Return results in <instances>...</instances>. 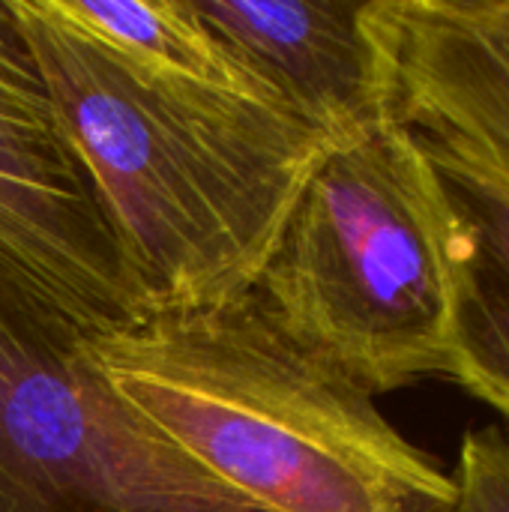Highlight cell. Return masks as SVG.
I'll use <instances>...</instances> for the list:
<instances>
[{
	"mask_svg": "<svg viewBox=\"0 0 509 512\" xmlns=\"http://www.w3.org/2000/svg\"><path fill=\"white\" fill-rule=\"evenodd\" d=\"M195 15L333 144L390 117L369 0H189Z\"/></svg>",
	"mask_w": 509,
	"mask_h": 512,
	"instance_id": "obj_7",
	"label": "cell"
},
{
	"mask_svg": "<svg viewBox=\"0 0 509 512\" xmlns=\"http://www.w3.org/2000/svg\"><path fill=\"white\" fill-rule=\"evenodd\" d=\"M252 294L372 399L450 375L453 213L411 129L387 120L321 156Z\"/></svg>",
	"mask_w": 509,
	"mask_h": 512,
	"instance_id": "obj_3",
	"label": "cell"
},
{
	"mask_svg": "<svg viewBox=\"0 0 509 512\" xmlns=\"http://www.w3.org/2000/svg\"><path fill=\"white\" fill-rule=\"evenodd\" d=\"M111 393L252 512H450L456 486L255 294L84 333Z\"/></svg>",
	"mask_w": 509,
	"mask_h": 512,
	"instance_id": "obj_2",
	"label": "cell"
},
{
	"mask_svg": "<svg viewBox=\"0 0 509 512\" xmlns=\"http://www.w3.org/2000/svg\"><path fill=\"white\" fill-rule=\"evenodd\" d=\"M390 117L509 195V0H369Z\"/></svg>",
	"mask_w": 509,
	"mask_h": 512,
	"instance_id": "obj_6",
	"label": "cell"
},
{
	"mask_svg": "<svg viewBox=\"0 0 509 512\" xmlns=\"http://www.w3.org/2000/svg\"><path fill=\"white\" fill-rule=\"evenodd\" d=\"M153 312L255 291L297 195L336 147L270 84L129 57L63 0H6Z\"/></svg>",
	"mask_w": 509,
	"mask_h": 512,
	"instance_id": "obj_1",
	"label": "cell"
},
{
	"mask_svg": "<svg viewBox=\"0 0 509 512\" xmlns=\"http://www.w3.org/2000/svg\"><path fill=\"white\" fill-rule=\"evenodd\" d=\"M453 213L450 375L509 420V195L429 156Z\"/></svg>",
	"mask_w": 509,
	"mask_h": 512,
	"instance_id": "obj_8",
	"label": "cell"
},
{
	"mask_svg": "<svg viewBox=\"0 0 509 512\" xmlns=\"http://www.w3.org/2000/svg\"><path fill=\"white\" fill-rule=\"evenodd\" d=\"M0 261L90 333L147 315L39 63L0 0Z\"/></svg>",
	"mask_w": 509,
	"mask_h": 512,
	"instance_id": "obj_5",
	"label": "cell"
},
{
	"mask_svg": "<svg viewBox=\"0 0 509 512\" xmlns=\"http://www.w3.org/2000/svg\"><path fill=\"white\" fill-rule=\"evenodd\" d=\"M84 333L0 261V512H252L111 393Z\"/></svg>",
	"mask_w": 509,
	"mask_h": 512,
	"instance_id": "obj_4",
	"label": "cell"
},
{
	"mask_svg": "<svg viewBox=\"0 0 509 512\" xmlns=\"http://www.w3.org/2000/svg\"><path fill=\"white\" fill-rule=\"evenodd\" d=\"M450 477L456 486L450 512H509L507 435L495 426L468 432Z\"/></svg>",
	"mask_w": 509,
	"mask_h": 512,
	"instance_id": "obj_9",
	"label": "cell"
}]
</instances>
